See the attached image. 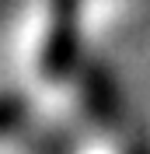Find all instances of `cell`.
I'll return each mask as SVG.
<instances>
[{"instance_id":"7a4b0ae2","label":"cell","mask_w":150,"mask_h":154,"mask_svg":"<svg viewBox=\"0 0 150 154\" xmlns=\"http://www.w3.org/2000/svg\"><path fill=\"white\" fill-rule=\"evenodd\" d=\"M129 154H150V147H147V144H136V147H133Z\"/></svg>"},{"instance_id":"6da1fadb","label":"cell","mask_w":150,"mask_h":154,"mask_svg":"<svg viewBox=\"0 0 150 154\" xmlns=\"http://www.w3.org/2000/svg\"><path fill=\"white\" fill-rule=\"evenodd\" d=\"M66 7H70V4H66ZM74 56H77V38H74L70 11H66V18L52 28V38H49V53H46L49 74H66V70L74 67Z\"/></svg>"}]
</instances>
